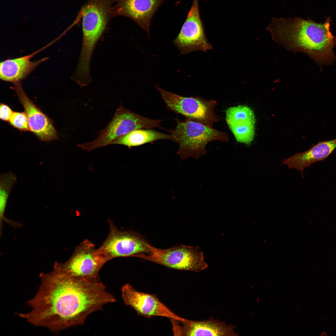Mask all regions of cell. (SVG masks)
<instances>
[{
	"label": "cell",
	"instance_id": "obj_1",
	"mask_svg": "<svg viewBox=\"0 0 336 336\" xmlns=\"http://www.w3.org/2000/svg\"><path fill=\"white\" fill-rule=\"evenodd\" d=\"M39 277L38 292L26 302L31 310L17 314L34 326L53 332L83 324L90 314L116 301L99 277H69L53 269Z\"/></svg>",
	"mask_w": 336,
	"mask_h": 336
},
{
	"label": "cell",
	"instance_id": "obj_2",
	"mask_svg": "<svg viewBox=\"0 0 336 336\" xmlns=\"http://www.w3.org/2000/svg\"><path fill=\"white\" fill-rule=\"evenodd\" d=\"M330 18L323 23L298 17L273 18L266 29L272 39L289 51L301 52L320 66L336 61L333 49L336 36L330 30Z\"/></svg>",
	"mask_w": 336,
	"mask_h": 336
},
{
	"label": "cell",
	"instance_id": "obj_3",
	"mask_svg": "<svg viewBox=\"0 0 336 336\" xmlns=\"http://www.w3.org/2000/svg\"><path fill=\"white\" fill-rule=\"evenodd\" d=\"M175 127L168 130L178 144V154L182 159L189 157L198 159L206 154V145L215 141L227 142V133L219 131L200 123L187 119H176Z\"/></svg>",
	"mask_w": 336,
	"mask_h": 336
},
{
	"label": "cell",
	"instance_id": "obj_4",
	"mask_svg": "<svg viewBox=\"0 0 336 336\" xmlns=\"http://www.w3.org/2000/svg\"><path fill=\"white\" fill-rule=\"evenodd\" d=\"M117 0H87L81 10L83 33L82 49L79 59L82 65L90 64L98 41L112 18L113 4Z\"/></svg>",
	"mask_w": 336,
	"mask_h": 336
},
{
	"label": "cell",
	"instance_id": "obj_5",
	"mask_svg": "<svg viewBox=\"0 0 336 336\" xmlns=\"http://www.w3.org/2000/svg\"><path fill=\"white\" fill-rule=\"evenodd\" d=\"M161 120L149 119L133 112L124 107L122 104L115 112L112 119L98 137L91 142L77 146L91 151L109 145L117 138L132 131L160 127Z\"/></svg>",
	"mask_w": 336,
	"mask_h": 336
},
{
	"label": "cell",
	"instance_id": "obj_6",
	"mask_svg": "<svg viewBox=\"0 0 336 336\" xmlns=\"http://www.w3.org/2000/svg\"><path fill=\"white\" fill-rule=\"evenodd\" d=\"M148 247L147 253L138 254L135 257L176 270L199 272L208 267L199 246L181 245L163 249L149 244Z\"/></svg>",
	"mask_w": 336,
	"mask_h": 336
},
{
	"label": "cell",
	"instance_id": "obj_7",
	"mask_svg": "<svg viewBox=\"0 0 336 336\" xmlns=\"http://www.w3.org/2000/svg\"><path fill=\"white\" fill-rule=\"evenodd\" d=\"M168 109L184 115L187 119L213 128L220 117L215 109L216 100L198 97H184L164 90L157 86Z\"/></svg>",
	"mask_w": 336,
	"mask_h": 336
},
{
	"label": "cell",
	"instance_id": "obj_8",
	"mask_svg": "<svg viewBox=\"0 0 336 336\" xmlns=\"http://www.w3.org/2000/svg\"><path fill=\"white\" fill-rule=\"evenodd\" d=\"M107 261L94 245L86 239L75 248L67 261L55 262L53 269L69 277L95 278L99 277V272Z\"/></svg>",
	"mask_w": 336,
	"mask_h": 336
},
{
	"label": "cell",
	"instance_id": "obj_9",
	"mask_svg": "<svg viewBox=\"0 0 336 336\" xmlns=\"http://www.w3.org/2000/svg\"><path fill=\"white\" fill-rule=\"evenodd\" d=\"M108 222L109 233L98 249L108 261L116 258L134 257L148 253L149 243L142 236L133 231H120L112 221L108 220Z\"/></svg>",
	"mask_w": 336,
	"mask_h": 336
},
{
	"label": "cell",
	"instance_id": "obj_10",
	"mask_svg": "<svg viewBox=\"0 0 336 336\" xmlns=\"http://www.w3.org/2000/svg\"><path fill=\"white\" fill-rule=\"evenodd\" d=\"M173 42L182 54L198 50L205 51L212 48L205 34L198 0H193L187 18Z\"/></svg>",
	"mask_w": 336,
	"mask_h": 336
},
{
	"label": "cell",
	"instance_id": "obj_11",
	"mask_svg": "<svg viewBox=\"0 0 336 336\" xmlns=\"http://www.w3.org/2000/svg\"><path fill=\"white\" fill-rule=\"evenodd\" d=\"M121 292L125 304L140 315L148 318L162 316L179 321L184 319L172 312L156 296L138 291L129 284L122 286Z\"/></svg>",
	"mask_w": 336,
	"mask_h": 336
},
{
	"label": "cell",
	"instance_id": "obj_12",
	"mask_svg": "<svg viewBox=\"0 0 336 336\" xmlns=\"http://www.w3.org/2000/svg\"><path fill=\"white\" fill-rule=\"evenodd\" d=\"M14 84L13 89L27 115L30 131L42 141L56 139L57 132L52 120L28 97L21 82Z\"/></svg>",
	"mask_w": 336,
	"mask_h": 336
},
{
	"label": "cell",
	"instance_id": "obj_13",
	"mask_svg": "<svg viewBox=\"0 0 336 336\" xmlns=\"http://www.w3.org/2000/svg\"><path fill=\"white\" fill-rule=\"evenodd\" d=\"M163 0H117L111 10L112 17L123 16L133 20L149 35L151 21Z\"/></svg>",
	"mask_w": 336,
	"mask_h": 336
},
{
	"label": "cell",
	"instance_id": "obj_14",
	"mask_svg": "<svg viewBox=\"0 0 336 336\" xmlns=\"http://www.w3.org/2000/svg\"><path fill=\"white\" fill-rule=\"evenodd\" d=\"M49 45L48 44L47 46ZM47 46L30 54L6 59L1 62L0 79L4 81L13 84L21 82L38 65L48 59V57H45L34 61H30L32 57L45 49Z\"/></svg>",
	"mask_w": 336,
	"mask_h": 336
},
{
	"label": "cell",
	"instance_id": "obj_15",
	"mask_svg": "<svg viewBox=\"0 0 336 336\" xmlns=\"http://www.w3.org/2000/svg\"><path fill=\"white\" fill-rule=\"evenodd\" d=\"M336 148V138L320 142L306 151L296 153L284 160L283 164L290 169L299 171L304 177L303 172L313 163L324 160Z\"/></svg>",
	"mask_w": 336,
	"mask_h": 336
},
{
	"label": "cell",
	"instance_id": "obj_16",
	"mask_svg": "<svg viewBox=\"0 0 336 336\" xmlns=\"http://www.w3.org/2000/svg\"><path fill=\"white\" fill-rule=\"evenodd\" d=\"M181 335L236 336L233 326L223 322L210 319L194 321L185 319L179 321Z\"/></svg>",
	"mask_w": 336,
	"mask_h": 336
},
{
	"label": "cell",
	"instance_id": "obj_17",
	"mask_svg": "<svg viewBox=\"0 0 336 336\" xmlns=\"http://www.w3.org/2000/svg\"><path fill=\"white\" fill-rule=\"evenodd\" d=\"M161 139L174 141L170 135L153 130L140 129L132 131L117 138L113 141L110 145L119 144L130 147Z\"/></svg>",
	"mask_w": 336,
	"mask_h": 336
},
{
	"label": "cell",
	"instance_id": "obj_18",
	"mask_svg": "<svg viewBox=\"0 0 336 336\" xmlns=\"http://www.w3.org/2000/svg\"><path fill=\"white\" fill-rule=\"evenodd\" d=\"M226 120L231 131L249 123H255L253 111L249 107L244 105L228 108L226 111Z\"/></svg>",
	"mask_w": 336,
	"mask_h": 336
},
{
	"label": "cell",
	"instance_id": "obj_19",
	"mask_svg": "<svg viewBox=\"0 0 336 336\" xmlns=\"http://www.w3.org/2000/svg\"><path fill=\"white\" fill-rule=\"evenodd\" d=\"M16 175L11 171L2 174L0 176V233H2L3 221L11 225L13 221L6 218L4 213L9 195L17 181Z\"/></svg>",
	"mask_w": 336,
	"mask_h": 336
},
{
	"label": "cell",
	"instance_id": "obj_20",
	"mask_svg": "<svg viewBox=\"0 0 336 336\" xmlns=\"http://www.w3.org/2000/svg\"><path fill=\"white\" fill-rule=\"evenodd\" d=\"M14 128L22 131H30L28 118L26 113L13 112L8 122Z\"/></svg>",
	"mask_w": 336,
	"mask_h": 336
},
{
	"label": "cell",
	"instance_id": "obj_21",
	"mask_svg": "<svg viewBox=\"0 0 336 336\" xmlns=\"http://www.w3.org/2000/svg\"><path fill=\"white\" fill-rule=\"evenodd\" d=\"M13 112L9 106L2 103H0V118L1 120L8 122Z\"/></svg>",
	"mask_w": 336,
	"mask_h": 336
}]
</instances>
